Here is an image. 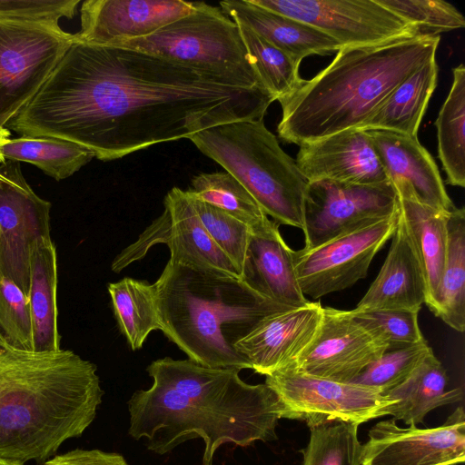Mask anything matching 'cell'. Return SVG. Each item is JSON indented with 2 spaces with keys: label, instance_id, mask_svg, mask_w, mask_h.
Masks as SVG:
<instances>
[{
  "label": "cell",
  "instance_id": "cell-37",
  "mask_svg": "<svg viewBox=\"0 0 465 465\" xmlns=\"http://www.w3.org/2000/svg\"><path fill=\"white\" fill-rule=\"evenodd\" d=\"M410 25L420 35L440 33L465 26L462 14L451 4L441 0H377Z\"/></svg>",
  "mask_w": 465,
  "mask_h": 465
},
{
  "label": "cell",
  "instance_id": "cell-12",
  "mask_svg": "<svg viewBox=\"0 0 465 465\" xmlns=\"http://www.w3.org/2000/svg\"><path fill=\"white\" fill-rule=\"evenodd\" d=\"M163 204V213L139 235L136 242L114 259L113 272H119L132 262L143 259L153 245L164 243L171 252L169 260L173 262L242 278L203 227L187 191L173 187L167 193Z\"/></svg>",
  "mask_w": 465,
  "mask_h": 465
},
{
  "label": "cell",
  "instance_id": "cell-44",
  "mask_svg": "<svg viewBox=\"0 0 465 465\" xmlns=\"http://www.w3.org/2000/svg\"><path fill=\"white\" fill-rule=\"evenodd\" d=\"M451 465H459V464H451Z\"/></svg>",
  "mask_w": 465,
  "mask_h": 465
},
{
  "label": "cell",
  "instance_id": "cell-29",
  "mask_svg": "<svg viewBox=\"0 0 465 465\" xmlns=\"http://www.w3.org/2000/svg\"><path fill=\"white\" fill-rule=\"evenodd\" d=\"M452 84L435 122L438 157L446 173V183L465 186V67L452 69Z\"/></svg>",
  "mask_w": 465,
  "mask_h": 465
},
{
  "label": "cell",
  "instance_id": "cell-8",
  "mask_svg": "<svg viewBox=\"0 0 465 465\" xmlns=\"http://www.w3.org/2000/svg\"><path fill=\"white\" fill-rule=\"evenodd\" d=\"M74 44L59 21L0 15V126L17 116Z\"/></svg>",
  "mask_w": 465,
  "mask_h": 465
},
{
  "label": "cell",
  "instance_id": "cell-20",
  "mask_svg": "<svg viewBox=\"0 0 465 465\" xmlns=\"http://www.w3.org/2000/svg\"><path fill=\"white\" fill-rule=\"evenodd\" d=\"M296 164L306 180L354 184L388 181L366 131L344 130L299 145Z\"/></svg>",
  "mask_w": 465,
  "mask_h": 465
},
{
  "label": "cell",
  "instance_id": "cell-16",
  "mask_svg": "<svg viewBox=\"0 0 465 465\" xmlns=\"http://www.w3.org/2000/svg\"><path fill=\"white\" fill-rule=\"evenodd\" d=\"M465 460V413L457 408L438 427H399L395 420L376 423L363 445L361 465H451Z\"/></svg>",
  "mask_w": 465,
  "mask_h": 465
},
{
  "label": "cell",
  "instance_id": "cell-21",
  "mask_svg": "<svg viewBox=\"0 0 465 465\" xmlns=\"http://www.w3.org/2000/svg\"><path fill=\"white\" fill-rule=\"evenodd\" d=\"M391 238L388 254L377 277L352 312H420L425 303L423 271L401 209Z\"/></svg>",
  "mask_w": 465,
  "mask_h": 465
},
{
  "label": "cell",
  "instance_id": "cell-14",
  "mask_svg": "<svg viewBox=\"0 0 465 465\" xmlns=\"http://www.w3.org/2000/svg\"><path fill=\"white\" fill-rule=\"evenodd\" d=\"M51 203L25 179L19 162L0 163V276L28 297L34 244L51 237Z\"/></svg>",
  "mask_w": 465,
  "mask_h": 465
},
{
  "label": "cell",
  "instance_id": "cell-4",
  "mask_svg": "<svg viewBox=\"0 0 465 465\" xmlns=\"http://www.w3.org/2000/svg\"><path fill=\"white\" fill-rule=\"evenodd\" d=\"M440 41L416 35L341 47L325 68L279 100V137L300 145L359 129L402 82L436 58Z\"/></svg>",
  "mask_w": 465,
  "mask_h": 465
},
{
  "label": "cell",
  "instance_id": "cell-6",
  "mask_svg": "<svg viewBox=\"0 0 465 465\" xmlns=\"http://www.w3.org/2000/svg\"><path fill=\"white\" fill-rule=\"evenodd\" d=\"M186 139L237 179L273 222L302 230L309 182L263 119L215 124Z\"/></svg>",
  "mask_w": 465,
  "mask_h": 465
},
{
  "label": "cell",
  "instance_id": "cell-18",
  "mask_svg": "<svg viewBox=\"0 0 465 465\" xmlns=\"http://www.w3.org/2000/svg\"><path fill=\"white\" fill-rule=\"evenodd\" d=\"M322 306L310 302L300 308L280 312L261 320L232 346L262 375L294 361L315 336Z\"/></svg>",
  "mask_w": 465,
  "mask_h": 465
},
{
  "label": "cell",
  "instance_id": "cell-40",
  "mask_svg": "<svg viewBox=\"0 0 465 465\" xmlns=\"http://www.w3.org/2000/svg\"><path fill=\"white\" fill-rule=\"evenodd\" d=\"M80 0H0V15L59 21L74 16Z\"/></svg>",
  "mask_w": 465,
  "mask_h": 465
},
{
  "label": "cell",
  "instance_id": "cell-1",
  "mask_svg": "<svg viewBox=\"0 0 465 465\" xmlns=\"http://www.w3.org/2000/svg\"><path fill=\"white\" fill-rule=\"evenodd\" d=\"M273 101L262 88L233 86L141 51L74 42L6 128L112 161L215 124L263 119Z\"/></svg>",
  "mask_w": 465,
  "mask_h": 465
},
{
  "label": "cell",
  "instance_id": "cell-19",
  "mask_svg": "<svg viewBox=\"0 0 465 465\" xmlns=\"http://www.w3.org/2000/svg\"><path fill=\"white\" fill-rule=\"evenodd\" d=\"M366 132L400 197L413 198L449 213L456 208L433 157L417 136L385 130Z\"/></svg>",
  "mask_w": 465,
  "mask_h": 465
},
{
  "label": "cell",
  "instance_id": "cell-9",
  "mask_svg": "<svg viewBox=\"0 0 465 465\" xmlns=\"http://www.w3.org/2000/svg\"><path fill=\"white\" fill-rule=\"evenodd\" d=\"M265 377L283 408V418L304 420L309 427L328 420L361 424L382 417L395 403L379 389L311 376L292 363Z\"/></svg>",
  "mask_w": 465,
  "mask_h": 465
},
{
  "label": "cell",
  "instance_id": "cell-2",
  "mask_svg": "<svg viewBox=\"0 0 465 465\" xmlns=\"http://www.w3.org/2000/svg\"><path fill=\"white\" fill-rule=\"evenodd\" d=\"M146 370L153 385L134 392L127 405L128 434L144 439L148 450L163 455L201 438L203 465H213L223 444L246 447L277 439L283 408L265 383L249 384L239 370L209 368L189 359H158Z\"/></svg>",
  "mask_w": 465,
  "mask_h": 465
},
{
  "label": "cell",
  "instance_id": "cell-43",
  "mask_svg": "<svg viewBox=\"0 0 465 465\" xmlns=\"http://www.w3.org/2000/svg\"><path fill=\"white\" fill-rule=\"evenodd\" d=\"M0 465H25V464L16 462V461L1 460H0Z\"/></svg>",
  "mask_w": 465,
  "mask_h": 465
},
{
  "label": "cell",
  "instance_id": "cell-34",
  "mask_svg": "<svg viewBox=\"0 0 465 465\" xmlns=\"http://www.w3.org/2000/svg\"><path fill=\"white\" fill-rule=\"evenodd\" d=\"M360 424L328 420L310 426V440L302 465H361L363 445L358 439Z\"/></svg>",
  "mask_w": 465,
  "mask_h": 465
},
{
  "label": "cell",
  "instance_id": "cell-32",
  "mask_svg": "<svg viewBox=\"0 0 465 465\" xmlns=\"http://www.w3.org/2000/svg\"><path fill=\"white\" fill-rule=\"evenodd\" d=\"M190 191L199 200L248 225L252 233L264 232L275 223L246 188L227 172L202 173L194 176Z\"/></svg>",
  "mask_w": 465,
  "mask_h": 465
},
{
  "label": "cell",
  "instance_id": "cell-42",
  "mask_svg": "<svg viewBox=\"0 0 465 465\" xmlns=\"http://www.w3.org/2000/svg\"><path fill=\"white\" fill-rule=\"evenodd\" d=\"M11 137V132L6 127L0 126V146ZM5 159L0 153V163H5Z\"/></svg>",
  "mask_w": 465,
  "mask_h": 465
},
{
  "label": "cell",
  "instance_id": "cell-11",
  "mask_svg": "<svg viewBox=\"0 0 465 465\" xmlns=\"http://www.w3.org/2000/svg\"><path fill=\"white\" fill-rule=\"evenodd\" d=\"M399 206V195L389 180L372 184L311 182L303 209V249L315 248L362 224L389 216Z\"/></svg>",
  "mask_w": 465,
  "mask_h": 465
},
{
  "label": "cell",
  "instance_id": "cell-39",
  "mask_svg": "<svg viewBox=\"0 0 465 465\" xmlns=\"http://www.w3.org/2000/svg\"><path fill=\"white\" fill-rule=\"evenodd\" d=\"M352 312L362 324L385 342L387 351L426 341L419 326V312L381 310Z\"/></svg>",
  "mask_w": 465,
  "mask_h": 465
},
{
  "label": "cell",
  "instance_id": "cell-22",
  "mask_svg": "<svg viewBox=\"0 0 465 465\" xmlns=\"http://www.w3.org/2000/svg\"><path fill=\"white\" fill-rule=\"evenodd\" d=\"M221 10L301 64L312 54L337 53L342 46L318 28L254 5L251 0L222 1Z\"/></svg>",
  "mask_w": 465,
  "mask_h": 465
},
{
  "label": "cell",
  "instance_id": "cell-31",
  "mask_svg": "<svg viewBox=\"0 0 465 465\" xmlns=\"http://www.w3.org/2000/svg\"><path fill=\"white\" fill-rule=\"evenodd\" d=\"M0 153L5 161L32 163L56 181L72 176L94 157L74 143L50 137L9 138Z\"/></svg>",
  "mask_w": 465,
  "mask_h": 465
},
{
  "label": "cell",
  "instance_id": "cell-33",
  "mask_svg": "<svg viewBox=\"0 0 465 465\" xmlns=\"http://www.w3.org/2000/svg\"><path fill=\"white\" fill-rule=\"evenodd\" d=\"M236 24L262 88L275 101L294 93L304 81L300 64L249 27Z\"/></svg>",
  "mask_w": 465,
  "mask_h": 465
},
{
  "label": "cell",
  "instance_id": "cell-13",
  "mask_svg": "<svg viewBox=\"0 0 465 465\" xmlns=\"http://www.w3.org/2000/svg\"><path fill=\"white\" fill-rule=\"evenodd\" d=\"M309 24L343 46H361L420 35L377 0H251Z\"/></svg>",
  "mask_w": 465,
  "mask_h": 465
},
{
  "label": "cell",
  "instance_id": "cell-7",
  "mask_svg": "<svg viewBox=\"0 0 465 465\" xmlns=\"http://www.w3.org/2000/svg\"><path fill=\"white\" fill-rule=\"evenodd\" d=\"M193 6L190 14L151 35L110 46L137 50L179 63L233 86L262 88L238 25L217 6L204 2H193Z\"/></svg>",
  "mask_w": 465,
  "mask_h": 465
},
{
  "label": "cell",
  "instance_id": "cell-24",
  "mask_svg": "<svg viewBox=\"0 0 465 465\" xmlns=\"http://www.w3.org/2000/svg\"><path fill=\"white\" fill-rule=\"evenodd\" d=\"M57 252L52 238H40L32 248L28 301L34 351L61 349L57 309Z\"/></svg>",
  "mask_w": 465,
  "mask_h": 465
},
{
  "label": "cell",
  "instance_id": "cell-35",
  "mask_svg": "<svg viewBox=\"0 0 465 465\" xmlns=\"http://www.w3.org/2000/svg\"><path fill=\"white\" fill-rule=\"evenodd\" d=\"M187 193L203 227L242 278L251 229L224 211L199 200L190 190Z\"/></svg>",
  "mask_w": 465,
  "mask_h": 465
},
{
  "label": "cell",
  "instance_id": "cell-41",
  "mask_svg": "<svg viewBox=\"0 0 465 465\" xmlns=\"http://www.w3.org/2000/svg\"><path fill=\"white\" fill-rule=\"evenodd\" d=\"M44 465H129L123 455L100 450L75 449L55 455Z\"/></svg>",
  "mask_w": 465,
  "mask_h": 465
},
{
  "label": "cell",
  "instance_id": "cell-28",
  "mask_svg": "<svg viewBox=\"0 0 465 465\" xmlns=\"http://www.w3.org/2000/svg\"><path fill=\"white\" fill-rule=\"evenodd\" d=\"M448 242L445 266L429 308L447 325L465 330V210L455 208L447 223Z\"/></svg>",
  "mask_w": 465,
  "mask_h": 465
},
{
  "label": "cell",
  "instance_id": "cell-25",
  "mask_svg": "<svg viewBox=\"0 0 465 465\" xmlns=\"http://www.w3.org/2000/svg\"><path fill=\"white\" fill-rule=\"evenodd\" d=\"M447 385L446 370L432 353L405 381L382 393L395 401L383 411V416L391 415L406 425L417 426L432 410L462 400L461 388L449 390Z\"/></svg>",
  "mask_w": 465,
  "mask_h": 465
},
{
  "label": "cell",
  "instance_id": "cell-26",
  "mask_svg": "<svg viewBox=\"0 0 465 465\" xmlns=\"http://www.w3.org/2000/svg\"><path fill=\"white\" fill-rule=\"evenodd\" d=\"M400 209L416 249L426 283L425 304L430 308L439 287L447 254L449 212L413 198L400 197Z\"/></svg>",
  "mask_w": 465,
  "mask_h": 465
},
{
  "label": "cell",
  "instance_id": "cell-23",
  "mask_svg": "<svg viewBox=\"0 0 465 465\" xmlns=\"http://www.w3.org/2000/svg\"><path fill=\"white\" fill-rule=\"evenodd\" d=\"M279 224L252 233L242 278L269 300L289 308L307 305L299 286L293 263V250L279 232Z\"/></svg>",
  "mask_w": 465,
  "mask_h": 465
},
{
  "label": "cell",
  "instance_id": "cell-3",
  "mask_svg": "<svg viewBox=\"0 0 465 465\" xmlns=\"http://www.w3.org/2000/svg\"><path fill=\"white\" fill-rule=\"evenodd\" d=\"M104 393L94 363L16 348L0 331V460L44 463L92 424Z\"/></svg>",
  "mask_w": 465,
  "mask_h": 465
},
{
  "label": "cell",
  "instance_id": "cell-15",
  "mask_svg": "<svg viewBox=\"0 0 465 465\" xmlns=\"http://www.w3.org/2000/svg\"><path fill=\"white\" fill-rule=\"evenodd\" d=\"M386 351L385 342L351 311L322 307L315 336L291 363L311 376L351 382Z\"/></svg>",
  "mask_w": 465,
  "mask_h": 465
},
{
  "label": "cell",
  "instance_id": "cell-30",
  "mask_svg": "<svg viewBox=\"0 0 465 465\" xmlns=\"http://www.w3.org/2000/svg\"><path fill=\"white\" fill-rule=\"evenodd\" d=\"M107 289L120 331L139 350L153 331H161L153 284L124 277Z\"/></svg>",
  "mask_w": 465,
  "mask_h": 465
},
{
  "label": "cell",
  "instance_id": "cell-10",
  "mask_svg": "<svg viewBox=\"0 0 465 465\" xmlns=\"http://www.w3.org/2000/svg\"><path fill=\"white\" fill-rule=\"evenodd\" d=\"M400 203V202H399ZM399 209L312 249L293 251L296 278L313 300L347 289L367 276L376 253L392 237Z\"/></svg>",
  "mask_w": 465,
  "mask_h": 465
},
{
  "label": "cell",
  "instance_id": "cell-36",
  "mask_svg": "<svg viewBox=\"0 0 465 465\" xmlns=\"http://www.w3.org/2000/svg\"><path fill=\"white\" fill-rule=\"evenodd\" d=\"M432 353L426 341L386 351L351 382L379 389L383 393L405 381Z\"/></svg>",
  "mask_w": 465,
  "mask_h": 465
},
{
  "label": "cell",
  "instance_id": "cell-5",
  "mask_svg": "<svg viewBox=\"0 0 465 465\" xmlns=\"http://www.w3.org/2000/svg\"><path fill=\"white\" fill-rule=\"evenodd\" d=\"M153 284L161 331L189 360L209 368L251 369L232 343L263 318L292 309L242 278L171 260Z\"/></svg>",
  "mask_w": 465,
  "mask_h": 465
},
{
  "label": "cell",
  "instance_id": "cell-27",
  "mask_svg": "<svg viewBox=\"0 0 465 465\" xmlns=\"http://www.w3.org/2000/svg\"><path fill=\"white\" fill-rule=\"evenodd\" d=\"M438 71L436 58L421 66L402 82L359 129L417 136L437 86Z\"/></svg>",
  "mask_w": 465,
  "mask_h": 465
},
{
  "label": "cell",
  "instance_id": "cell-38",
  "mask_svg": "<svg viewBox=\"0 0 465 465\" xmlns=\"http://www.w3.org/2000/svg\"><path fill=\"white\" fill-rule=\"evenodd\" d=\"M0 331L13 346L34 351L28 297L7 278L0 276Z\"/></svg>",
  "mask_w": 465,
  "mask_h": 465
},
{
  "label": "cell",
  "instance_id": "cell-17",
  "mask_svg": "<svg viewBox=\"0 0 465 465\" xmlns=\"http://www.w3.org/2000/svg\"><path fill=\"white\" fill-rule=\"evenodd\" d=\"M183 0H86L80 8L81 28L74 42L114 45L143 38L193 10Z\"/></svg>",
  "mask_w": 465,
  "mask_h": 465
}]
</instances>
